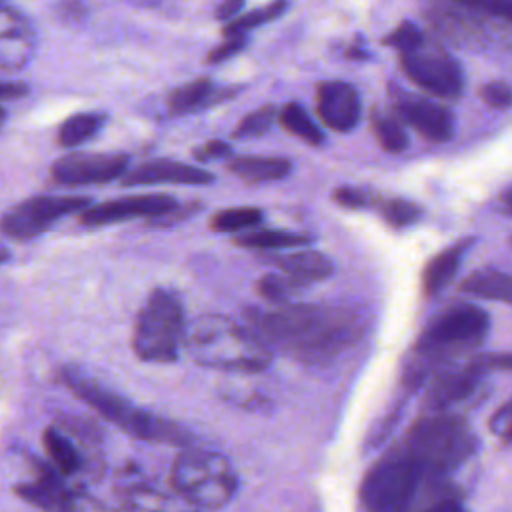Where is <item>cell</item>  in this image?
Listing matches in <instances>:
<instances>
[{
	"label": "cell",
	"instance_id": "cell-1",
	"mask_svg": "<svg viewBox=\"0 0 512 512\" xmlns=\"http://www.w3.org/2000/svg\"><path fill=\"white\" fill-rule=\"evenodd\" d=\"M254 336L306 364L330 362L362 334V316L354 308L324 304H280L248 308Z\"/></svg>",
	"mask_w": 512,
	"mask_h": 512
},
{
	"label": "cell",
	"instance_id": "cell-2",
	"mask_svg": "<svg viewBox=\"0 0 512 512\" xmlns=\"http://www.w3.org/2000/svg\"><path fill=\"white\" fill-rule=\"evenodd\" d=\"M490 318L486 310L474 304H454L438 312L422 330L414 356L416 362L406 370V382L416 386L426 378L432 366H444L466 350H474L486 336Z\"/></svg>",
	"mask_w": 512,
	"mask_h": 512
},
{
	"label": "cell",
	"instance_id": "cell-3",
	"mask_svg": "<svg viewBox=\"0 0 512 512\" xmlns=\"http://www.w3.org/2000/svg\"><path fill=\"white\" fill-rule=\"evenodd\" d=\"M184 342L190 356L208 368L260 372L270 364V352L254 332L224 316L196 318Z\"/></svg>",
	"mask_w": 512,
	"mask_h": 512
},
{
	"label": "cell",
	"instance_id": "cell-4",
	"mask_svg": "<svg viewBox=\"0 0 512 512\" xmlns=\"http://www.w3.org/2000/svg\"><path fill=\"white\" fill-rule=\"evenodd\" d=\"M400 444L420 464L426 482H434L474 454L476 436L464 418L432 412L414 420Z\"/></svg>",
	"mask_w": 512,
	"mask_h": 512
},
{
	"label": "cell",
	"instance_id": "cell-5",
	"mask_svg": "<svg viewBox=\"0 0 512 512\" xmlns=\"http://www.w3.org/2000/svg\"><path fill=\"white\" fill-rule=\"evenodd\" d=\"M62 382L90 408H94L100 416L122 428L126 434L148 440V442H162V444H178L186 446L190 442V434L180 428L178 424L158 418L138 406H134L130 400L120 396L118 392L106 388L94 378L84 376L78 370L62 368L60 370Z\"/></svg>",
	"mask_w": 512,
	"mask_h": 512
},
{
	"label": "cell",
	"instance_id": "cell-6",
	"mask_svg": "<svg viewBox=\"0 0 512 512\" xmlns=\"http://www.w3.org/2000/svg\"><path fill=\"white\" fill-rule=\"evenodd\" d=\"M426 476L402 444L388 450L360 484V512H410Z\"/></svg>",
	"mask_w": 512,
	"mask_h": 512
},
{
	"label": "cell",
	"instance_id": "cell-7",
	"mask_svg": "<svg viewBox=\"0 0 512 512\" xmlns=\"http://www.w3.org/2000/svg\"><path fill=\"white\" fill-rule=\"evenodd\" d=\"M184 332V308L178 294L154 288L136 316L132 350L142 362H176Z\"/></svg>",
	"mask_w": 512,
	"mask_h": 512
},
{
	"label": "cell",
	"instance_id": "cell-8",
	"mask_svg": "<svg viewBox=\"0 0 512 512\" xmlns=\"http://www.w3.org/2000/svg\"><path fill=\"white\" fill-rule=\"evenodd\" d=\"M172 484L192 506L214 510L234 496L238 480L222 454L188 448L172 464Z\"/></svg>",
	"mask_w": 512,
	"mask_h": 512
},
{
	"label": "cell",
	"instance_id": "cell-9",
	"mask_svg": "<svg viewBox=\"0 0 512 512\" xmlns=\"http://www.w3.org/2000/svg\"><path fill=\"white\" fill-rule=\"evenodd\" d=\"M88 206H92V198L80 194L32 196L0 216V232L12 240H32L52 228L60 218L76 212L80 214Z\"/></svg>",
	"mask_w": 512,
	"mask_h": 512
},
{
	"label": "cell",
	"instance_id": "cell-10",
	"mask_svg": "<svg viewBox=\"0 0 512 512\" xmlns=\"http://www.w3.org/2000/svg\"><path fill=\"white\" fill-rule=\"evenodd\" d=\"M398 60L402 72L434 96L454 98L464 88V74L458 60L444 48L426 42V38L412 50L400 52Z\"/></svg>",
	"mask_w": 512,
	"mask_h": 512
},
{
	"label": "cell",
	"instance_id": "cell-11",
	"mask_svg": "<svg viewBox=\"0 0 512 512\" xmlns=\"http://www.w3.org/2000/svg\"><path fill=\"white\" fill-rule=\"evenodd\" d=\"M130 156L124 152H72L52 166V180L60 186H90L118 180L126 174Z\"/></svg>",
	"mask_w": 512,
	"mask_h": 512
},
{
	"label": "cell",
	"instance_id": "cell-12",
	"mask_svg": "<svg viewBox=\"0 0 512 512\" xmlns=\"http://www.w3.org/2000/svg\"><path fill=\"white\" fill-rule=\"evenodd\" d=\"M178 206L180 202L168 194L122 196V198L88 206L78 214V222L82 226H106V224H116L132 218H148L152 222L162 216H168Z\"/></svg>",
	"mask_w": 512,
	"mask_h": 512
},
{
	"label": "cell",
	"instance_id": "cell-13",
	"mask_svg": "<svg viewBox=\"0 0 512 512\" xmlns=\"http://www.w3.org/2000/svg\"><path fill=\"white\" fill-rule=\"evenodd\" d=\"M392 102L398 116L408 122L420 136L430 142H446L454 134L452 112L436 100L406 92L398 86H390Z\"/></svg>",
	"mask_w": 512,
	"mask_h": 512
},
{
	"label": "cell",
	"instance_id": "cell-14",
	"mask_svg": "<svg viewBox=\"0 0 512 512\" xmlns=\"http://www.w3.org/2000/svg\"><path fill=\"white\" fill-rule=\"evenodd\" d=\"M484 374L486 368L480 364V360H472L462 366L444 368L442 372H436L426 390L424 406L430 412H444L452 404L468 398L480 386Z\"/></svg>",
	"mask_w": 512,
	"mask_h": 512
},
{
	"label": "cell",
	"instance_id": "cell-15",
	"mask_svg": "<svg viewBox=\"0 0 512 512\" xmlns=\"http://www.w3.org/2000/svg\"><path fill=\"white\" fill-rule=\"evenodd\" d=\"M316 112L334 132H350L360 122L362 104L356 88L342 80H326L316 88Z\"/></svg>",
	"mask_w": 512,
	"mask_h": 512
},
{
	"label": "cell",
	"instance_id": "cell-16",
	"mask_svg": "<svg viewBox=\"0 0 512 512\" xmlns=\"http://www.w3.org/2000/svg\"><path fill=\"white\" fill-rule=\"evenodd\" d=\"M34 52L30 20L14 6L0 4V72L20 70Z\"/></svg>",
	"mask_w": 512,
	"mask_h": 512
},
{
	"label": "cell",
	"instance_id": "cell-17",
	"mask_svg": "<svg viewBox=\"0 0 512 512\" xmlns=\"http://www.w3.org/2000/svg\"><path fill=\"white\" fill-rule=\"evenodd\" d=\"M214 176L198 166L176 162V160H146L134 168H128L120 178L122 186H150V184H188L202 186L210 184Z\"/></svg>",
	"mask_w": 512,
	"mask_h": 512
},
{
	"label": "cell",
	"instance_id": "cell-18",
	"mask_svg": "<svg viewBox=\"0 0 512 512\" xmlns=\"http://www.w3.org/2000/svg\"><path fill=\"white\" fill-rule=\"evenodd\" d=\"M476 10L466 2L438 4L426 12L430 26L452 44H470L482 36V22Z\"/></svg>",
	"mask_w": 512,
	"mask_h": 512
},
{
	"label": "cell",
	"instance_id": "cell-19",
	"mask_svg": "<svg viewBox=\"0 0 512 512\" xmlns=\"http://www.w3.org/2000/svg\"><path fill=\"white\" fill-rule=\"evenodd\" d=\"M236 92L238 86H218L210 78H198L174 88L166 98V106L170 114H190L234 98Z\"/></svg>",
	"mask_w": 512,
	"mask_h": 512
},
{
	"label": "cell",
	"instance_id": "cell-20",
	"mask_svg": "<svg viewBox=\"0 0 512 512\" xmlns=\"http://www.w3.org/2000/svg\"><path fill=\"white\" fill-rule=\"evenodd\" d=\"M472 244H474L472 238H462L428 260V264L422 270V292L428 298L440 294L452 282Z\"/></svg>",
	"mask_w": 512,
	"mask_h": 512
},
{
	"label": "cell",
	"instance_id": "cell-21",
	"mask_svg": "<svg viewBox=\"0 0 512 512\" xmlns=\"http://www.w3.org/2000/svg\"><path fill=\"white\" fill-rule=\"evenodd\" d=\"M266 262L282 270L286 276L302 282L304 286L326 280L334 270L330 258L316 250H300V252H290L280 256H268Z\"/></svg>",
	"mask_w": 512,
	"mask_h": 512
},
{
	"label": "cell",
	"instance_id": "cell-22",
	"mask_svg": "<svg viewBox=\"0 0 512 512\" xmlns=\"http://www.w3.org/2000/svg\"><path fill=\"white\" fill-rule=\"evenodd\" d=\"M228 170L248 182H270L286 178L292 162L278 156H236L228 162Z\"/></svg>",
	"mask_w": 512,
	"mask_h": 512
},
{
	"label": "cell",
	"instance_id": "cell-23",
	"mask_svg": "<svg viewBox=\"0 0 512 512\" xmlns=\"http://www.w3.org/2000/svg\"><path fill=\"white\" fill-rule=\"evenodd\" d=\"M460 290L484 298L512 304V276L498 270H478L460 282Z\"/></svg>",
	"mask_w": 512,
	"mask_h": 512
},
{
	"label": "cell",
	"instance_id": "cell-24",
	"mask_svg": "<svg viewBox=\"0 0 512 512\" xmlns=\"http://www.w3.org/2000/svg\"><path fill=\"white\" fill-rule=\"evenodd\" d=\"M106 114L102 112H78L66 118L56 134V140L64 148H76L92 140L106 124Z\"/></svg>",
	"mask_w": 512,
	"mask_h": 512
},
{
	"label": "cell",
	"instance_id": "cell-25",
	"mask_svg": "<svg viewBox=\"0 0 512 512\" xmlns=\"http://www.w3.org/2000/svg\"><path fill=\"white\" fill-rule=\"evenodd\" d=\"M280 124L294 134L296 138L304 140L310 146H320L324 142V132L318 128V124L310 118V114L300 106L298 102H288L278 110Z\"/></svg>",
	"mask_w": 512,
	"mask_h": 512
},
{
	"label": "cell",
	"instance_id": "cell-26",
	"mask_svg": "<svg viewBox=\"0 0 512 512\" xmlns=\"http://www.w3.org/2000/svg\"><path fill=\"white\" fill-rule=\"evenodd\" d=\"M234 242L242 248L252 250H276V248H292L310 242L308 234L288 232V230H254L234 238Z\"/></svg>",
	"mask_w": 512,
	"mask_h": 512
},
{
	"label": "cell",
	"instance_id": "cell-27",
	"mask_svg": "<svg viewBox=\"0 0 512 512\" xmlns=\"http://www.w3.org/2000/svg\"><path fill=\"white\" fill-rule=\"evenodd\" d=\"M370 124H372V130H374V136L378 138L380 146L390 152V154H398L402 150H406L408 146V134L402 126V122L380 110V108H374L372 110V116H370Z\"/></svg>",
	"mask_w": 512,
	"mask_h": 512
},
{
	"label": "cell",
	"instance_id": "cell-28",
	"mask_svg": "<svg viewBox=\"0 0 512 512\" xmlns=\"http://www.w3.org/2000/svg\"><path fill=\"white\" fill-rule=\"evenodd\" d=\"M44 448L50 456V460L56 464V468L64 474H72L80 468L82 460L76 450V446L56 428H46L42 434Z\"/></svg>",
	"mask_w": 512,
	"mask_h": 512
},
{
	"label": "cell",
	"instance_id": "cell-29",
	"mask_svg": "<svg viewBox=\"0 0 512 512\" xmlns=\"http://www.w3.org/2000/svg\"><path fill=\"white\" fill-rule=\"evenodd\" d=\"M18 492L28 498L30 502H36L38 506L46 508V510H56V508H64V486L60 484V480L54 474H44L40 480L26 484V486H18Z\"/></svg>",
	"mask_w": 512,
	"mask_h": 512
},
{
	"label": "cell",
	"instance_id": "cell-30",
	"mask_svg": "<svg viewBox=\"0 0 512 512\" xmlns=\"http://www.w3.org/2000/svg\"><path fill=\"white\" fill-rule=\"evenodd\" d=\"M264 218L262 210L254 206H240V208H224L210 218V228L214 232H240L260 224Z\"/></svg>",
	"mask_w": 512,
	"mask_h": 512
},
{
	"label": "cell",
	"instance_id": "cell-31",
	"mask_svg": "<svg viewBox=\"0 0 512 512\" xmlns=\"http://www.w3.org/2000/svg\"><path fill=\"white\" fill-rule=\"evenodd\" d=\"M286 8H288L286 2H270V4H266V6H262V8H256V10H250V12L242 14V16L232 18V20L222 28V32H224V36H234V34L246 36L248 30H252V28H256V26H262V24H266V22L276 20L278 16H282Z\"/></svg>",
	"mask_w": 512,
	"mask_h": 512
},
{
	"label": "cell",
	"instance_id": "cell-32",
	"mask_svg": "<svg viewBox=\"0 0 512 512\" xmlns=\"http://www.w3.org/2000/svg\"><path fill=\"white\" fill-rule=\"evenodd\" d=\"M386 224L394 228H404L414 224L422 216V208L404 198H380L374 206Z\"/></svg>",
	"mask_w": 512,
	"mask_h": 512
},
{
	"label": "cell",
	"instance_id": "cell-33",
	"mask_svg": "<svg viewBox=\"0 0 512 512\" xmlns=\"http://www.w3.org/2000/svg\"><path fill=\"white\" fill-rule=\"evenodd\" d=\"M276 118H278V108H276L274 104L260 106L258 110L246 114V116L238 122V126L234 128L232 136H234V138H240V140H242V138H256V136H262V134H266V132L272 128V124H274Z\"/></svg>",
	"mask_w": 512,
	"mask_h": 512
},
{
	"label": "cell",
	"instance_id": "cell-34",
	"mask_svg": "<svg viewBox=\"0 0 512 512\" xmlns=\"http://www.w3.org/2000/svg\"><path fill=\"white\" fill-rule=\"evenodd\" d=\"M306 288L302 282L286 276V274H266L258 280V294L274 304H284L288 300V296H292L294 292Z\"/></svg>",
	"mask_w": 512,
	"mask_h": 512
},
{
	"label": "cell",
	"instance_id": "cell-35",
	"mask_svg": "<svg viewBox=\"0 0 512 512\" xmlns=\"http://www.w3.org/2000/svg\"><path fill=\"white\" fill-rule=\"evenodd\" d=\"M428 486L432 488L430 498L416 512H468L456 492L444 486V480L428 482Z\"/></svg>",
	"mask_w": 512,
	"mask_h": 512
},
{
	"label": "cell",
	"instance_id": "cell-36",
	"mask_svg": "<svg viewBox=\"0 0 512 512\" xmlns=\"http://www.w3.org/2000/svg\"><path fill=\"white\" fill-rule=\"evenodd\" d=\"M422 40H424L422 30H420L414 22L404 20V22H400V24L382 40V44L396 48L398 54H400V52L412 50V48L418 46Z\"/></svg>",
	"mask_w": 512,
	"mask_h": 512
},
{
	"label": "cell",
	"instance_id": "cell-37",
	"mask_svg": "<svg viewBox=\"0 0 512 512\" xmlns=\"http://www.w3.org/2000/svg\"><path fill=\"white\" fill-rule=\"evenodd\" d=\"M332 200L344 208H374L380 196L358 186H340L332 192Z\"/></svg>",
	"mask_w": 512,
	"mask_h": 512
},
{
	"label": "cell",
	"instance_id": "cell-38",
	"mask_svg": "<svg viewBox=\"0 0 512 512\" xmlns=\"http://www.w3.org/2000/svg\"><path fill=\"white\" fill-rule=\"evenodd\" d=\"M480 98L492 106V108H498V110H504V108H510L512 106V88L506 84V82H488L480 88Z\"/></svg>",
	"mask_w": 512,
	"mask_h": 512
},
{
	"label": "cell",
	"instance_id": "cell-39",
	"mask_svg": "<svg viewBox=\"0 0 512 512\" xmlns=\"http://www.w3.org/2000/svg\"><path fill=\"white\" fill-rule=\"evenodd\" d=\"M490 430L502 442H512V398L492 414Z\"/></svg>",
	"mask_w": 512,
	"mask_h": 512
},
{
	"label": "cell",
	"instance_id": "cell-40",
	"mask_svg": "<svg viewBox=\"0 0 512 512\" xmlns=\"http://www.w3.org/2000/svg\"><path fill=\"white\" fill-rule=\"evenodd\" d=\"M466 4L482 16L488 14V16H494V18H500V20L512 24V0H488V2L472 0Z\"/></svg>",
	"mask_w": 512,
	"mask_h": 512
},
{
	"label": "cell",
	"instance_id": "cell-41",
	"mask_svg": "<svg viewBox=\"0 0 512 512\" xmlns=\"http://www.w3.org/2000/svg\"><path fill=\"white\" fill-rule=\"evenodd\" d=\"M246 46V36L242 34H234V36H224V42L218 44L216 48H212L206 56V60L210 64H220L228 58H232L234 54H238L242 48Z\"/></svg>",
	"mask_w": 512,
	"mask_h": 512
},
{
	"label": "cell",
	"instance_id": "cell-42",
	"mask_svg": "<svg viewBox=\"0 0 512 512\" xmlns=\"http://www.w3.org/2000/svg\"><path fill=\"white\" fill-rule=\"evenodd\" d=\"M194 158L200 162H208V160H220V158H228L232 156V146L222 142V140H210L206 144H202L200 148H196Z\"/></svg>",
	"mask_w": 512,
	"mask_h": 512
},
{
	"label": "cell",
	"instance_id": "cell-43",
	"mask_svg": "<svg viewBox=\"0 0 512 512\" xmlns=\"http://www.w3.org/2000/svg\"><path fill=\"white\" fill-rule=\"evenodd\" d=\"M480 364L486 370H512V352H500V354H488L478 358Z\"/></svg>",
	"mask_w": 512,
	"mask_h": 512
},
{
	"label": "cell",
	"instance_id": "cell-44",
	"mask_svg": "<svg viewBox=\"0 0 512 512\" xmlns=\"http://www.w3.org/2000/svg\"><path fill=\"white\" fill-rule=\"evenodd\" d=\"M28 94V86L20 82H0V100L22 98Z\"/></svg>",
	"mask_w": 512,
	"mask_h": 512
},
{
	"label": "cell",
	"instance_id": "cell-45",
	"mask_svg": "<svg viewBox=\"0 0 512 512\" xmlns=\"http://www.w3.org/2000/svg\"><path fill=\"white\" fill-rule=\"evenodd\" d=\"M242 6H244L242 0H228V2H222V4L216 6V18L230 22L232 18H236V12H238Z\"/></svg>",
	"mask_w": 512,
	"mask_h": 512
},
{
	"label": "cell",
	"instance_id": "cell-46",
	"mask_svg": "<svg viewBox=\"0 0 512 512\" xmlns=\"http://www.w3.org/2000/svg\"><path fill=\"white\" fill-rule=\"evenodd\" d=\"M502 200H504V206L508 212H512V186L502 194Z\"/></svg>",
	"mask_w": 512,
	"mask_h": 512
},
{
	"label": "cell",
	"instance_id": "cell-47",
	"mask_svg": "<svg viewBox=\"0 0 512 512\" xmlns=\"http://www.w3.org/2000/svg\"><path fill=\"white\" fill-rule=\"evenodd\" d=\"M8 260H10V250L0 242V264H4Z\"/></svg>",
	"mask_w": 512,
	"mask_h": 512
},
{
	"label": "cell",
	"instance_id": "cell-48",
	"mask_svg": "<svg viewBox=\"0 0 512 512\" xmlns=\"http://www.w3.org/2000/svg\"><path fill=\"white\" fill-rule=\"evenodd\" d=\"M6 118H8V114H6V110L0 106V128L6 124Z\"/></svg>",
	"mask_w": 512,
	"mask_h": 512
}]
</instances>
